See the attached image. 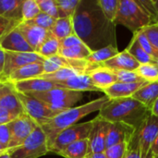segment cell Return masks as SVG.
I'll list each match as a JSON object with an SVG mask.
<instances>
[{"instance_id": "obj_1", "label": "cell", "mask_w": 158, "mask_h": 158, "mask_svg": "<svg viewBox=\"0 0 158 158\" xmlns=\"http://www.w3.org/2000/svg\"><path fill=\"white\" fill-rule=\"evenodd\" d=\"M72 20L75 34L93 52L117 46V25L105 17L97 0H81Z\"/></svg>"}, {"instance_id": "obj_2", "label": "cell", "mask_w": 158, "mask_h": 158, "mask_svg": "<svg viewBox=\"0 0 158 158\" xmlns=\"http://www.w3.org/2000/svg\"><path fill=\"white\" fill-rule=\"evenodd\" d=\"M151 115V110L133 97L110 100L98 117L108 122H122L136 130Z\"/></svg>"}, {"instance_id": "obj_3", "label": "cell", "mask_w": 158, "mask_h": 158, "mask_svg": "<svg viewBox=\"0 0 158 158\" xmlns=\"http://www.w3.org/2000/svg\"><path fill=\"white\" fill-rule=\"evenodd\" d=\"M109 101L110 99L107 96H102L87 104L74 106L72 108L60 112L55 118L42 125L41 127L47 138L48 149L51 148L55 140L62 131L73 125H76L80 119L88 116L89 114L100 111Z\"/></svg>"}, {"instance_id": "obj_4", "label": "cell", "mask_w": 158, "mask_h": 158, "mask_svg": "<svg viewBox=\"0 0 158 158\" xmlns=\"http://www.w3.org/2000/svg\"><path fill=\"white\" fill-rule=\"evenodd\" d=\"M114 23L123 25L135 33L150 25L152 20L138 0H119Z\"/></svg>"}, {"instance_id": "obj_5", "label": "cell", "mask_w": 158, "mask_h": 158, "mask_svg": "<svg viewBox=\"0 0 158 158\" xmlns=\"http://www.w3.org/2000/svg\"><path fill=\"white\" fill-rule=\"evenodd\" d=\"M27 94L44 102L51 109L58 113L74 107V105L83 97V94L81 92L67 89H53L43 93H28Z\"/></svg>"}, {"instance_id": "obj_6", "label": "cell", "mask_w": 158, "mask_h": 158, "mask_svg": "<svg viewBox=\"0 0 158 158\" xmlns=\"http://www.w3.org/2000/svg\"><path fill=\"white\" fill-rule=\"evenodd\" d=\"M10 158H38L49 153L47 138L41 126H37L19 147L6 151Z\"/></svg>"}, {"instance_id": "obj_7", "label": "cell", "mask_w": 158, "mask_h": 158, "mask_svg": "<svg viewBox=\"0 0 158 158\" xmlns=\"http://www.w3.org/2000/svg\"><path fill=\"white\" fill-rule=\"evenodd\" d=\"M18 97L23 106L24 113L28 115L37 125L42 126L48 120L55 118L58 112L51 109L46 104L27 94L18 93Z\"/></svg>"}, {"instance_id": "obj_8", "label": "cell", "mask_w": 158, "mask_h": 158, "mask_svg": "<svg viewBox=\"0 0 158 158\" xmlns=\"http://www.w3.org/2000/svg\"><path fill=\"white\" fill-rule=\"evenodd\" d=\"M92 127H93V119L84 123L73 125L62 131L55 140L53 145L49 149V152L58 155L68 145L77 141L88 139Z\"/></svg>"}, {"instance_id": "obj_9", "label": "cell", "mask_w": 158, "mask_h": 158, "mask_svg": "<svg viewBox=\"0 0 158 158\" xmlns=\"http://www.w3.org/2000/svg\"><path fill=\"white\" fill-rule=\"evenodd\" d=\"M158 134V118L150 115L137 129L134 139L140 148L142 158H146ZM134 140V141H135Z\"/></svg>"}, {"instance_id": "obj_10", "label": "cell", "mask_w": 158, "mask_h": 158, "mask_svg": "<svg viewBox=\"0 0 158 158\" xmlns=\"http://www.w3.org/2000/svg\"><path fill=\"white\" fill-rule=\"evenodd\" d=\"M44 57L39 55L36 52H5V62L3 68V76L4 81L6 82V79L10 76L15 70L31 63H44Z\"/></svg>"}, {"instance_id": "obj_11", "label": "cell", "mask_w": 158, "mask_h": 158, "mask_svg": "<svg viewBox=\"0 0 158 158\" xmlns=\"http://www.w3.org/2000/svg\"><path fill=\"white\" fill-rule=\"evenodd\" d=\"M9 126L10 142L7 150L15 149L20 146L38 125L28 115L24 113L18 117L14 121L9 123Z\"/></svg>"}, {"instance_id": "obj_12", "label": "cell", "mask_w": 158, "mask_h": 158, "mask_svg": "<svg viewBox=\"0 0 158 158\" xmlns=\"http://www.w3.org/2000/svg\"><path fill=\"white\" fill-rule=\"evenodd\" d=\"M109 125L110 122L98 116L93 119V127L88 137L89 154L105 152L106 149V137Z\"/></svg>"}, {"instance_id": "obj_13", "label": "cell", "mask_w": 158, "mask_h": 158, "mask_svg": "<svg viewBox=\"0 0 158 158\" xmlns=\"http://www.w3.org/2000/svg\"><path fill=\"white\" fill-rule=\"evenodd\" d=\"M136 131L134 127L122 122H110L106 137V148L121 143L130 144L135 137Z\"/></svg>"}, {"instance_id": "obj_14", "label": "cell", "mask_w": 158, "mask_h": 158, "mask_svg": "<svg viewBox=\"0 0 158 158\" xmlns=\"http://www.w3.org/2000/svg\"><path fill=\"white\" fill-rule=\"evenodd\" d=\"M17 29L36 53L38 52L40 46L44 42L49 33V31L29 23L28 21H22L21 23H19Z\"/></svg>"}, {"instance_id": "obj_15", "label": "cell", "mask_w": 158, "mask_h": 158, "mask_svg": "<svg viewBox=\"0 0 158 158\" xmlns=\"http://www.w3.org/2000/svg\"><path fill=\"white\" fill-rule=\"evenodd\" d=\"M14 89L18 93H43L53 89H63L60 84L44 79H30L13 83Z\"/></svg>"}, {"instance_id": "obj_16", "label": "cell", "mask_w": 158, "mask_h": 158, "mask_svg": "<svg viewBox=\"0 0 158 158\" xmlns=\"http://www.w3.org/2000/svg\"><path fill=\"white\" fill-rule=\"evenodd\" d=\"M0 47L5 52H34L17 28L9 31L0 40Z\"/></svg>"}, {"instance_id": "obj_17", "label": "cell", "mask_w": 158, "mask_h": 158, "mask_svg": "<svg viewBox=\"0 0 158 158\" xmlns=\"http://www.w3.org/2000/svg\"><path fill=\"white\" fill-rule=\"evenodd\" d=\"M141 64L126 50L119 52L111 59L100 64L99 66L112 70H131L135 71Z\"/></svg>"}, {"instance_id": "obj_18", "label": "cell", "mask_w": 158, "mask_h": 158, "mask_svg": "<svg viewBox=\"0 0 158 158\" xmlns=\"http://www.w3.org/2000/svg\"><path fill=\"white\" fill-rule=\"evenodd\" d=\"M58 84H60L63 89L75 92H102L94 85L88 73H79Z\"/></svg>"}, {"instance_id": "obj_19", "label": "cell", "mask_w": 158, "mask_h": 158, "mask_svg": "<svg viewBox=\"0 0 158 158\" xmlns=\"http://www.w3.org/2000/svg\"><path fill=\"white\" fill-rule=\"evenodd\" d=\"M148 83L147 81H142L137 83H123V82H115L108 88L105 89L103 92L106 96H107L110 100L113 99H120L131 97L140 88Z\"/></svg>"}, {"instance_id": "obj_20", "label": "cell", "mask_w": 158, "mask_h": 158, "mask_svg": "<svg viewBox=\"0 0 158 158\" xmlns=\"http://www.w3.org/2000/svg\"><path fill=\"white\" fill-rule=\"evenodd\" d=\"M44 73V63L36 62L28 64L10 74V76L6 79V82L8 83H15L21 81H26L30 79H36L39 78L41 75Z\"/></svg>"}, {"instance_id": "obj_21", "label": "cell", "mask_w": 158, "mask_h": 158, "mask_svg": "<svg viewBox=\"0 0 158 158\" xmlns=\"http://www.w3.org/2000/svg\"><path fill=\"white\" fill-rule=\"evenodd\" d=\"M88 75L90 76L94 85L100 89L102 92L117 82V79L113 70L101 66H98L89 71Z\"/></svg>"}, {"instance_id": "obj_22", "label": "cell", "mask_w": 158, "mask_h": 158, "mask_svg": "<svg viewBox=\"0 0 158 158\" xmlns=\"http://www.w3.org/2000/svg\"><path fill=\"white\" fill-rule=\"evenodd\" d=\"M131 97L143 104L150 110L158 99V81L148 82L140 88Z\"/></svg>"}, {"instance_id": "obj_23", "label": "cell", "mask_w": 158, "mask_h": 158, "mask_svg": "<svg viewBox=\"0 0 158 158\" xmlns=\"http://www.w3.org/2000/svg\"><path fill=\"white\" fill-rule=\"evenodd\" d=\"M23 0H0V16L22 22Z\"/></svg>"}, {"instance_id": "obj_24", "label": "cell", "mask_w": 158, "mask_h": 158, "mask_svg": "<svg viewBox=\"0 0 158 158\" xmlns=\"http://www.w3.org/2000/svg\"><path fill=\"white\" fill-rule=\"evenodd\" d=\"M87 155H89L88 139L77 141L68 145L58 154L64 158H84Z\"/></svg>"}, {"instance_id": "obj_25", "label": "cell", "mask_w": 158, "mask_h": 158, "mask_svg": "<svg viewBox=\"0 0 158 158\" xmlns=\"http://www.w3.org/2000/svg\"><path fill=\"white\" fill-rule=\"evenodd\" d=\"M55 37L59 41L72 34H75L72 18H59L56 20L54 26L50 30Z\"/></svg>"}, {"instance_id": "obj_26", "label": "cell", "mask_w": 158, "mask_h": 158, "mask_svg": "<svg viewBox=\"0 0 158 158\" xmlns=\"http://www.w3.org/2000/svg\"><path fill=\"white\" fill-rule=\"evenodd\" d=\"M92 50L85 44H81L70 48H60L58 55L68 58L75 60H86V58L92 54Z\"/></svg>"}, {"instance_id": "obj_27", "label": "cell", "mask_w": 158, "mask_h": 158, "mask_svg": "<svg viewBox=\"0 0 158 158\" xmlns=\"http://www.w3.org/2000/svg\"><path fill=\"white\" fill-rule=\"evenodd\" d=\"M118 53L119 52H118L117 46L108 45L106 47H104L99 50L92 52V54L86 58V60L93 65H100V64L111 59L112 57L117 56Z\"/></svg>"}, {"instance_id": "obj_28", "label": "cell", "mask_w": 158, "mask_h": 158, "mask_svg": "<svg viewBox=\"0 0 158 158\" xmlns=\"http://www.w3.org/2000/svg\"><path fill=\"white\" fill-rule=\"evenodd\" d=\"M0 108H4L17 116H20L24 114L23 106L18 97L17 92L14 90L13 92L6 94L0 99Z\"/></svg>"}, {"instance_id": "obj_29", "label": "cell", "mask_w": 158, "mask_h": 158, "mask_svg": "<svg viewBox=\"0 0 158 158\" xmlns=\"http://www.w3.org/2000/svg\"><path fill=\"white\" fill-rule=\"evenodd\" d=\"M126 51H128L132 56L133 58L138 61L140 64H146V63H157V61L152 57L150 55H148L143 49V47L140 45L139 42L137 41L136 37L133 35L130 44L128 45V47L125 49Z\"/></svg>"}, {"instance_id": "obj_30", "label": "cell", "mask_w": 158, "mask_h": 158, "mask_svg": "<svg viewBox=\"0 0 158 158\" xmlns=\"http://www.w3.org/2000/svg\"><path fill=\"white\" fill-rule=\"evenodd\" d=\"M59 49H60L59 40L56 37H55L53 33L49 31L48 36L42 44L37 53L42 56H44V58H48L58 55Z\"/></svg>"}, {"instance_id": "obj_31", "label": "cell", "mask_w": 158, "mask_h": 158, "mask_svg": "<svg viewBox=\"0 0 158 158\" xmlns=\"http://www.w3.org/2000/svg\"><path fill=\"white\" fill-rule=\"evenodd\" d=\"M135 72L147 82L158 81V65L157 63H146L141 64Z\"/></svg>"}, {"instance_id": "obj_32", "label": "cell", "mask_w": 158, "mask_h": 158, "mask_svg": "<svg viewBox=\"0 0 158 158\" xmlns=\"http://www.w3.org/2000/svg\"><path fill=\"white\" fill-rule=\"evenodd\" d=\"M79 73H81V72H78L74 69H68V68H62L55 72H52V73H47V74H43L39 77V79H44V80H47V81H54V82H56V83H59V82H62Z\"/></svg>"}, {"instance_id": "obj_33", "label": "cell", "mask_w": 158, "mask_h": 158, "mask_svg": "<svg viewBox=\"0 0 158 158\" xmlns=\"http://www.w3.org/2000/svg\"><path fill=\"white\" fill-rule=\"evenodd\" d=\"M81 0H56L58 19L59 18H72Z\"/></svg>"}, {"instance_id": "obj_34", "label": "cell", "mask_w": 158, "mask_h": 158, "mask_svg": "<svg viewBox=\"0 0 158 158\" xmlns=\"http://www.w3.org/2000/svg\"><path fill=\"white\" fill-rule=\"evenodd\" d=\"M97 1L105 17L109 21L114 22L118 13L119 0H97Z\"/></svg>"}, {"instance_id": "obj_35", "label": "cell", "mask_w": 158, "mask_h": 158, "mask_svg": "<svg viewBox=\"0 0 158 158\" xmlns=\"http://www.w3.org/2000/svg\"><path fill=\"white\" fill-rule=\"evenodd\" d=\"M41 13L36 0H23L22 3V20L28 21Z\"/></svg>"}, {"instance_id": "obj_36", "label": "cell", "mask_w": 158, "mask_h": 158, "mask_svg": "<svg viewBox=\"0 0 158 158\" xmlns=\"http://www.w3.org/2000/svg\"><path fill=\"white\" fill-rule=\"evenodd\" d=\"M113 72H114V74L116 76L117 82L137 83V82L145 81L135 71H131V70H113Z\"/></svg>"}, {"instance_id": "obj_37", "label": "cell", "mask_w": 158, "mask_h": 158, "mask_svg": "<svg viewBox=\"0 0 158 158\" xmlns=\"http://www.w3.org/2000/svg\"><path fill=\"white\" fill-rule=\"evenodd\" d=\"M134 36L136 37L137 41L139 42L140 45L143 47V49L148 54L150 55L152 57H154L156 61L158 60V51L151 44V43L149 42V40L147 39V37L144 35V33L141 31H138L137 32L134 33Z\"/></svg>"}, {"instance_id": "obj_38", "label": "cell", "mask_w": 158, "mask_h": 158, "mask_svg": "<svg viewBox=\"0 0 158 158\" xmlns=\"http://www.w3.org/2000/svg\"><path fill=\"white\" fill-rule=\"evenodd\" d=\"M56 19L48 16L47 14L45 13H43L41 12L37 17H35L34 19H31V20H28L29 23H31L33 25H36L40 28H43L44 30H47V31H50L52 29V27L54 26L55 22H56Z\"/></svg>"}, {"instance_id": "obj_39", "label": "cell", "mask_w": 158, "mask_h": 158, "mask_svg": "<svg viewBox=\"0 0 158 158\" xmlns=\"http://www.w3.org/2000/svg\"><path fill=\"white\" fill-rule=\"evenodd\" d=\"M41 12L47 14L48 16L57 19L58 10L56 0H36Z\"/></svg>"}, {"instance_id": "obj_40", "label": "cell", "mask_w": 158, "mask_h": 158, "mask_svg": "<svg viewBox=\"0 0 158 158\" xmlns=\"http://www.w3.org/2000/svg\"><path fill=\"white\" fill-rule=\"evenodd\" d=\"M129 148L128 143H121L110 147H107L105 150V155L106 158H124Z\"/></svg>"}, {"instance_id": "obj_41", "label": "cell", "mask_w": 158, "mask_h": 158, "mask_svg": "<svg viewBox=\"0 0 158 158\" xmlns=\"http://www.w3.org/2000/svg\"><path fill=\"white\" fill-rule=\"evenodd\" d=\"M142 31L147 37L151 44L158 51V22L144 27L142 29Z\"/></svg>"}, {"instance_id": "obj_42", "label": "cell", "mask_w": 158, "mask_h": 158, "mask_svg": "<svg viewBox=\"0 0 158 158\" xmlns=\"http://www.w3.org/2000/svg\"><path fill=\"white\" fill-rule=\"evenodd\" d=\"M19 23H21V22L16 21V20H11V19H6V18L0 16V40L6 34H7L9 31L16 29L19 25Z\"/></svg>"}, {"instance_id": "obj_43", "label": "cell", "mask_w": 158, "mask_h": 158, "mask_svg": "<svg viewBox=\"0 0 158 158\" xmlns=\"http://www.w3.org/2000/svg\"><path fill=\"white\" fill-rule=\"evenodd\" d=\"M10 142V126L9 124L6 125H0V144L7 151L8 145Z\"/></svg>"}, {"instance_id": "obj_44", "label": "cell", "mask_w": 158, "mask_h": 158, "mask_svg": "<svg viewBox=\"0 0 158 158\" xmlns=\"http://www.w3.org/2000/svg\"><path fill=\"white\" fill-rule=\"evenodd\" d=\"M83 42L76 34H72V35H70V36H69V37L59 41L60 48H70V47H73L75 45L81 44Z\"/></svg>"}, {"instance_id": "obj_45", "label": "cell", "mask_w": 158, "mask_h": 158, "mask_svg": "<svg viewBox=\"0 0 158 158\" xmlns=\"http://www.w3.org/2000/svg\"><path fill=\"white\" fill-rule=\"evenodd\" d=\"M18 117L17 116L4 108H0V125H6L14 121Z\"/></svg>"}, {"instance_id": "obj_46", "label": "cell", "mask_w": 158, "mask_h": 158, "mask_svg": "<svg viewBox=\"0 0 158 158\" xmlns=\"http://www.w3.org/2000/svg\"><path fill=\"white\" fill-rule=\"evenodd\" d=\"M124 158H142V155H141V151L139 146L137 145L136 142L133 141L129 144V148L128 151L125 155Z\"/></svg>"}, {"instance_id": "obj_47", "label": "cell", "mask_w": 158, "mask_h": 158, "mask_svg": "<svg viewBox=\"0 0 158 158\" xmlns=\"http://www.w3.org/2000/svg\"><path fill=\"white\" fill-rule=\"evenodd\" d=\"M15 89H14V86L13 84L11 83H8V82H5V83H2L0 84V99L5 96L6 94L13 92Z\"/></svg>"}, {"instance_id": "obj_48", "label": "cell", "mask_w": 158, "mask_h": 158, "mask_svg": "<svg viewBox=\"0 0 158 158\" xmlns=\"http://www.w3.org/2000/svg\"><path fill=\"white\" fill-rule=\"evenodd\" d=\"M155 156H158V134L156 138V140L154 141L150 150H149V153H148V156L146 158H152L155 157Z\"/></svg>"}, {"instance_id": "obj_49", "label": "cell", "mask_w": 158, "mask_h": 158, "mask_svg": "<svg viewBox=\"0 0 158 158\" xmlns=\"http://www.w3.org/2000/svg\"><path fill=\"white\" fill-rule=\"evenodd\" d=\"M84 158H106L105 153H92L87 155Z\"/></svg>"}, {"instance_id": "obj_50", "label": "cell", "mask_w": 158, "mask_h": 158, "mask_svg": "<svg viewBox=\"0 0 158 158\" xmlns=\"http://www.w3.org/2000/svg\"><path fill=\"white\" fill-rule=\"evenodd\" d=\"M4 62H5V51L0 47V69L3 71L4 68Z\"/></svg>"}, {"instance_id": "obj_51", "label": "cell", "mask_w": 158, "mask_h": 158, "mask_svg": "<svg viewBox=\"0 0 158 158\" xmlns=\"http://www.w3.org/2000/svg\"><path fill=\"white\" fill-rule=\"evenodd\" d=\"M151 114L158 118V99L156 101V103L154 104V106L151 109Z\"/></svg>"}, {"instance_id": "obj_52", "label": "cell", "mask_w": 158, "mask_h": 158, "mask_svg": "<svg viewBox=\"0 0 158 158\" xmlns=\"http://www.w3.org/2000/svg\"><path fill=\"white\" fill-rule=\"evenodd\" d=\"M6 150L4 149V147L0 144V156L4 155V154H6Z\"/></svg>"}, {"instance_id": "obj_53", "label": "cell", "mask_w": 158, "mask_h": 158, "mask_svg": "<svg viewBox=\"0 0 158 158\" xmlns=\"http://www.w3.org/2000/svg\"><path fill=\"white\" fill-rule=\"evenodd\" d=\"M0 82H5V81H4V76H3V71H2L1 69H0Z\"/></svg>"}, {"instance_id": "obj_54", "label": "cell", "mask_w": 158, "mask_h": 158, "mask_svg": "<svg viewBox=\"0 0 158 158\" xmlns=\"http://www.w3.org/2000/svg\"><path fill=\"white\" fill-rule=\"evenodd\" d=\"M0 158H10V156L7 154V152L6 153V154H4V155H2V156H0Z\"/></svg>"}, {"instance_id": "obj_55", "label": "cell", "mask_w": 158, "mask_h": 158, "mask_svg": "<svg viewBox=\"0 0 158 158\" xmlns=\"http://www.w3.org/2000/svg\"><path fill=\"white\" fill-rule=\"evenodd\" d=\"M154 3H155V6H156V8L157 10V14H158V0H154ZM157 22H158V19H157Z\"/></svg>"}, {"instance_id": "obj_56", "label": "cell", "mask_w": 158, "mask_h": 158, "mask_svg": "<svg viewBox=\"0 0 158 158\" xmlns=\"http://www.w3.org/2000/svg\"><path fill=\"white\" fill-rule=\"evenodd\" d=\"M152 158H158V156H155V157H152Z\"/></svg>"}, {"instance_id": "obj_57", "label": "cell", "mask_w": 158, "mask_h": 158, "mask_svg": "<svg viewBox=\"0 0 158 158\" xmlns=\"http://www.w3.org/2000/svg\"><path fill=\"white\" fill-rule=\"evenodd\" d=\"M2 83H5V82H0V84H2Z\"/></svg>"}, {"instance_id": "obj_58", "label": "cell", "mask_w": 158, "mask_h": 158, "mask_svg": "<svg viewBox=\"0 0 158 158\" xmlns=\"http://www.w3.org/2000/svg\"><path fill=\"white\" fill-rule=\"evenodd\" d=\"M157 65H158V60H157Z\"/></svg>"}]
</instances>
